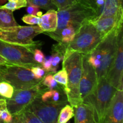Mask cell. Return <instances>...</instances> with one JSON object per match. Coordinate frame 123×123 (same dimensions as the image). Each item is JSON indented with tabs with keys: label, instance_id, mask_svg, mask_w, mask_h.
Returning a JSON list of instances; mask_svg holds the SVG:
<instances>
[{
	"label": "cell",
	"instance_id": "1",
	"mask_svg": "<svg viewBox=\"0 0 123 123\" xmlns=\"http://www.w3.org/2000/svg\"><path fill=\"white\" fill-rule=\"evenodd\" d=\"M123 25L113 30L102 39L97 46L87 56L88 61L94 68L97 80L105 77L116 54L118 34Z\"/></svg>",
	"mask_w": 123,
	"mask_h": 123
},
{
	"label": "cell",
	"instance_id": "2",
	"mask_svg": "<svg viewBox=\"0 0 123 123\" xmlns=\"http://www.w3.org/2000/svg\"><path fill=\"white\" fill-rule=\"evenodd\" d=\"M62 61V67L66 69L68 78L67 86L64 90V92L68 103L74 108L82 103L79 91V83L82 66V54L69 50L66 48Z\"/></svg>",
	"mask_w": 123,
	"mask_h": 123
},
{
	"label": "cell",
	"instance_id": "3",
	"mask_svg": "<svg viewBox=\"0 0 123 123\" xmlns=\"http://www.w3.org/2000/svg\"><path fill=\"white\" fill-rule=\"evenodd\" d=\"M58 25L56 30L53 32H44L43 34L48 35H56L66 26H73L76 31L80 26L88 20H92L97 17L96 10L92 7L77 2L68 8L61 10H57Z\"/></svg>",
	"mask_w": 123,
	"mask_h": 123
},
{
	"label": "cell",
	"instance_id": "4",
	"mask_svg": "<svg viewBox=\"0 0 123 123\" xmlns=\"http://www.w3.org/2000/svg\"><path fill=\"white\" fill-rule=\"evenodd\" d=\"M117 90L105 77H103L97 80L93 92L82 100V103L88 105L92 108L98 123H101L104 117Z\"/></svg>",
	"mask_w": 123,
	"mask_h": 123
},
{
	"label": "cell",
	"instance_id": "5",
	"mask_svg": "<svg viewBox=\"0 0 123 123\" xmlns=\"http://www.w3.org/2000/svg\"><path fill=\"white\" fill-rule=\"evenodd\" d=\"M43 31L38 25L20 26L0 29V39L13 44L37 49L43 44L41 41H34V38Z\"/></svg>",
	"mask_w": 123,
	"mask_h": 123
},
{
	"label": "cell",
	"instance_id": "6",
	"mask_svg": "<svg viewBox=\"0 0 123 123\" xmlns=\"http://www.w3.org/2000/svg\"><path fill=\"white\" fill-rule=\"evenodd\" d=\"M9 83L14 90H27L42 84V79H37L31 68L16 65L0 66V82Z\"/></svg>",
	"mask_w": 123,
	"mask_h": 123
},
{
	"label": "cell",
	"instance_id": "7",
	"mask_svg": "<svg viewBox=\"0 0 123 123\" xmlns=\"http://www.w3.org/2000/svg\"><path fill=\"white\" fill-rule=\"evenodd\" d=\"M102 40L100 34L91 20H88L79 27L73 40L67 44V49L88 55Z\"/></svg>",
	"mask_w": 123,
	"mask_h": 123
},
{
	"label": "cell",
	"instance_id": "8",
	"mask_svg": "<svg viewBox=\"0 0 123 123\" xmlns=\"http://www.w3.org/2000/svg\"><path fill=\"white\" fill-rule=\"evenodd\" d=\"M35 49L34 48L12 44L0 39V55L11 64L30 68L42 66V64L36 62L34 58Z\"/></svg>",
	"mask_w": 123,
	"mask_h": 123
},
{
	"label": "cell",
	"instance_id": "9",
	"mask_svg": "<svg viewBox=\"0 0 123 123\" xmlns=\"http://www.w3.org/2000/svg\"><path fill=\"white\" fill-rule=\"evenodd\" d=\"M48 90L42 84L27 90H14L12 97L6 98V109L12 115L17 114Z\"/></svg>",
	"mask_w": 123,
	"mask_h": 123
},
{
	"label": "cell",
	"instance_id": "10",
	"mask_svg": "<svg viewBox=\"0 0 123 123\" xmlns=\"http://www.w3.org/2000/svg\"><path fill=\"white\" fill-rule=\"evenodd\" d=\"M68 102L52 103L44 102L40 97H36L25 109L35 114L43 123H58V117L61 109Z\"/></svg>",
	"mask_w": 123,
	"mask_h": 123
},
{
	"label": "cell",
	"instance_id": "11",
	"mask_svg": "<svg viewBox=\"0 0 123 123\" xmlns=\"http://www.w3.org/2000/svg\"><path fill=\"white\" fill-rule=\"evenodd\" d=\"M123 27L118 34L116 54L105 78L117 90H123Z\"/></svg>",
	"mask_w": 123,
	"mask_h": 123
},
{
	"label": "cell",
	"instance_id": "12",
	"mask_svg": "<svg viewBox=\"0 0 123 123\" xmlns=\"http://www.w3.org/2000/svg\"><path fill=\"white\" fill-rule=\"evenodd\" d=\"M97 82V75L94 68L88 61L86 55L82 54V74L79 83V91L82 102L93 92Z\"/></svg>",
	"mask_w": 123,
	"mask_h": 123
},
{
	"label": "cell",
	"instance_id": "13",
	"mask_svg": "<svg viewBox=\"0 0 123 123\" xmlns=\"http://www.w3.org/2000/svg\"><path fill=\"white\" fill-rule=\"evenodd\" d=\"M100 123H123V90H117Z\"/></svg>",
	"mask_w": 123,
	"mask_h": 123
},
{
	"label": "cell",
	"instance_id": "14",
	"mask_svg": "<svg viewBox=\"0 0 123 123\" xmlns=\"http://www.w3.org/2000/svg\"><path fill=\"white\" fill-rule=\"evenodd\" d=\"M91 22L103 39L113 30L123 25V12L117 15L94 19Z\"/></svg>",
	"mask_w": 123,
	"mask_h": 123
},
{
	"label": "cell",
	"instance_id": "15",
	"mask_svg": "<svg viewBox=\"0 0 123 123\" xmlns=\"http://www.w3.org/2000/svg\"><path fill=\"white\" fill-rule=\"evenodd\" d=\"M73 108L74 123H98L92 108L88 105L81 103Z\"/></svg>",
	"mask_w": 123,
	"mask_h": 123
},
{
	"label": "cell",
	"instance_id": "16",
	"mask_svg": "<svg viewBox=\"0 0 123 123\" xmlns=\"http://www.w3.org/2000/svg\"><path fill=\"white\" fill-rule=\"evenodd\" d=\"M37 25L43 32L55 31L58 25L57 10H50L42 14L40 17V21Z\"/></svg>",
	"mask_w": 123,
	"mask_h": 123
},
{
	"label": "cell",
	"instance_id": "17",
	"mask_svg": "<svg viewBox=\"0 0 123 123\" xmlns=\"http://www.w3.org/2000/svg\"><path fill=\"white\" fill-rule=\"evenodd\" d=\"M122 1L123 0H105L102 12L94 19L113 16L123 12Z\"/></svg>",
	"mask_w": 123,
	"mask_h": 123
},
{
	"label": "cell",
	"instance_id": "18",
	"mask_svg": "<svg viewBox=\"0 0 123 123\" xmlns=\"http://www.w3.org/2000/svg\"><path fill=\"white\" fill-rule=\"evenodd\" d=\"M40 98L43 102L48 103H58L68 102L67 96L62 87L56 90H48L42 94Z\"/></svg>",
	"mask_w": 123,
	"mask_h": 123
},
{
	"label": "cell",
	"instance_id": "19",
	"mask_svg": "<svg viewBox=\"0 0 123 123\" xmlns=\"http://www.w3.org/2000/svg\"><path fill=\"white\" fill-rule=\"evenodd\" d=\"M66 48H67V44L61 43H58L57 44H54L52 47L51 56L52 60V68L50 73L52 74H54L57 72L60 62L63 60Z\"/></svg>",
	"mask_w": 123,
	"mask_h": 123
},
{
	"label": "cell",
	"instance_id": "20",
	"mask_svg": "<svg viewBox=\"0 0 123 123\" xmlns=\"http://www.w3.org/2000/svg\"><path fill=\"white\" fill-rule=\"evenodd\" d=\"M10 123H43L34 113L24 109L17 114L12 115Z\"/></svg>",
	"mask_w": 123,
	"mask_h": 123
},
{
	"label": "cell",
	"instance_id": "21",
	"mask_svg": "<svg viewBox=\"0 0 123 123\" xmlns=\"http://www.w3.org/2000/svg\"><path fill=\"white\" fill-rule=\"evenodd\" d=\"M76 30L73 26L69 25L62 29L58 34L56 35H52L49 37L56 41L58 43H61L67 44L70 43L74 38Z\"/></svg>",
	"mask_w": 123,
	"mask_h": 123
},
{
	"label": "cell",
	"instance_id": "22",
	"mask_svg": "<svg viewBox=\"0 0 123 123\" xmlns=\"http://www.w3.org/2000/svg\"><path fill=\"white\" fill-rule=\"evenodd\" d=\"M13 12L0 6V29L15 26L18 25L14 19Z\"/></svg>",
	"mask_w": 123,
	"mask_h": 123
},
{
	"label": "cell",
	"instance_id": "23",
	"mask_svg": "<svg viewBox=\"0 0 123 123\" xmlns=\"http://www.w3.org/2000/svg\"><path fill=\"white\" fill-rule=\"evenodd\" d=\"M74 117V108L70 104L65 105L60 111L58 117V123H67Z\"/></svg>",
	"mask_w": 123,
	"mask_h": 123
},
{
	"label": "cell",
	"instance_id": "24",
	"mask_svg": "<svg viewBox=\"0 0 123 123\" xmlns=\"http://www.w3.org/2000/svg\"><path fill=\"white\" fill-rule=\"evenodd\" d=\"M27 4H32L38 8L48 11L56 8L54 0H26Z\"/></svg>",
	"mask_w": 123,
	"mask_h": 123
},
{
	"label": "cell",
	"instance_id": "25",
	"mask_svg": "<svg viewBox=\"0 0 123 123\" xmlns=\"http://www.w3.org/2000/svg\"><path fill=\"white\" fill-rule=\"evenodd\" d=\"M52 73H49L42 79V84L48 90H56L61 88L60 84L55 80Z\"/></svg>",
	"mask_w": 123,
	"mask_h": 123
},
{
	"label": "cell",
	"instance_id": "26",
	"mask_svg": "<svg viewBox=\"0 0 123 123\" xmlns=\"http://www.w3.org/2000/svg\"><path fill=\"white\" fill-rule=\"evenodd\" d=\"M55 80L61 85L64 91L65 89L67 88V82H68V78H67V74L66 69L64 67H62L61 70H60L58 72H56V73L53 74Z\"/></svg>",
	"mask_w": 123,
	"mask_h": 123
},
{
	"label": "cell",
	"instance_id": "27",
	"mask_svg": "<svg viewBox=\"0 0 123 123\" xmlns=\"http://www.w3.org/2000/svg\"><path fill=\"white\" fill-rule=\"evenodd\" d=\"M14 88L9 83L0 82V96L5 98H10L14 92Z\"/></svg>",
	"mask_w": 123,
	"mask_h": 123
},
{
	"label": "cell",
	"instance_id": "28",
	"mask_svg": "<svg viewBox=\"0 0 123 123\" xmlns=\"http://www.w3.org/2000/svg\"><path fill=\"white\" fill-rule=\"evenodd\" d=\"M26 6H27V1L20 0L18 1H8L3 6H1V7L14 12V10H19L23 7H26Z\"/></svg>",
	"mask_w": 123,
	"mask_h": 123
},
{
	"label": "cell",
	"instance_id": "29",
	"mask_svg": "<svg viewBox=\"0 0 123 123\" xmlns=\"http://www.w3.org/2000/svg\"><path fill=\"white\" fill-rule=\"evenodd\" d=\"M78 1L79 0H54L56 7V10H61L68 8Z\"/></svg>",
	"mask_w": 123,
	"mask_h": 123
},
{
	"label": "cell",
	"instance_id": "30",
	"mask_svg": "<svg viewBox=\"0 0 123 123\" xmlns=\"http://www.w3.org/2000/svg\"><path fill=\"white\" fill-rule=\"evenodd\" d=\"M31 70L34 76L38 79H42L48 73H49V72L45 70L42 66L33 67L31 68Z\"/></svg>",
	"mask_w": 123,
	"mask_h": 123
},
{
	"label": "cell",
	"instance_id": "31",
	"mask_svg": "<svg viewBox=\"0 0 123 123\" xmlns=\"http://www.w3.org/2000/svg\"><path fill=\"white\" fill-rule=\"evenodd\" d=\"M22 20L25 24L30 25H38L40 21V17L28 14L22 17Z\"/></svg>",
	"mask_w": 123,
	"mask_h": 123
},
{
	"label": "cell",
	"instance_id": "32",
	"mask_svg": "<svg viewBox=\"0 0 123 123\" xmlns=\"http://www.w3.org/2000/svg\"><path fill=\"white\" fill-rule=\"evenodd\" d=\"M26 10L28 14L38 17H40L43 14L42 12H41L40 8L32 4H27Z\"/></svg>",
	"mask_w": 123,
	"mask_h": 123
},
{
	"label": "cell",
	"instance_id": "33",
	"mask_svg": "<svg viewBox=\"0 0 123 123\" xmlns=\"http://www.w3.org/2000/svg\"><path fill=\"white\" fill-rule=\"evenodd\" d=\"M0 120L6 123H10L12 120V115L7 109L1 111Z\"/></svg>",
	"mask_w": 123,
	"mask_h": 123
},
{
	"label": "cell",
	"instance_id": "34",
	"mask_svg": "<svg viewBox=\"0 0 123 123\" xmlns=\"http://www.w3.org/2000/svg\"><path fill=\"white\" fill-rule=\"evenodd\" d=\"M52 56H48L46 57H44V60L42 62V67L44 68L45 70H46L47 72L50 73V71H51V68H52Z\"/></svg>",
	"mask_w": 123,
	"mask_h": 123
},
{
	"label": "cell",
	"instance_id": "35",
	"mask_svg": "<svg viewBox=\"0 0 123 123\" xmlns=\"http://www.w3.org/2000/svg\"><path fill=\"white\" fill-rule=\"evenodd\" d=\"M44 54L43 53V52L39 49H36L34 50V60L37 62H38V64H41L42 63V62L44 60Z\"/></svg>",
	"mask_w": 123,
	"mask_h": 123
},
{
	"label": "cell",
	"instance_id": "36",
	"mask_svg": "<svg viewBox=\"0 0 123 123\" xmlns=\"http://www.w3.org/2000/svg\"><path fill=\"white\" fill-rule=\"evenodd\" d=\"M79 2L89 7H92L95 10V2L96 0H79Z\"/></svg>",
	"mask_w": 123,
	"mask_h": 123
},
{
	"label": "cell",
	"instance_id": "37",
	"mask_svg": "<svg viewBox=\"0 0 123 123\" xmlns=\"http://www.w3.org/2000/svg\"><path fill=\"white\" fill-rule=\"evenodd\" d=\"M9 65L12 64L10 63H9L6 58H4L3 56L0 55V66H9Z\"/></svg>",
	"mask_w": 123,
	"mask_h": 123
},
{
	"label": "cell",
	"instance_id": "38",
	"mask_svg": "<svg viewBox=\"0 0 123 123\" xmlns=\"http://www.w3.org/2000/svg\"><path fill=\"white\" fill-rule=\"evenodd\" d=\"M6 109V98L0 99V111Z\"/></svg>",
	"mask_w": 123,
	"mask_h": 123
},
{
	"label": "cell",
	"instance_id": "39",
	"mask_svg": "<svg viewBox=\"0 0 123 123\" xmlns=\"http://www.w3.org/2000/svg\"><path fill=\"white\" fill-rule=\"evenodd\" d=\"M8 1H20V0H8Z\"/></svg>",
	"mask_w": 123,
	"mask_h": 123
},
{
	"label": "cell",
	"instance_id": "40",
	"mask_svg": "<svg viewBox=\"0 0 123 123\" xmlns=\"http://www.w3.org/2000/svg\"><path fill=\"white\" fill-rule=\"evenodd\" d=\"M2 98H4L3 97H2L1 96H0V99H2Z\"/></svg>",
	"mask_w": 123,
	"mask_h": 123
},
{
	"label": "cell",
	"instance_id": "41",
	"mask_svg": "<svg viewBox=\"0 0 123 123\" xmlns=\"http://www.w3.org/2000/svg\"><path fill=\"white\" fill-rule=\"evenodd\" d=\"M0 123H5V122H4V121H1V120H0Z\"/></svg>",
	"mask_w": 123,
	"mask_h": 123
},
{
	"label": "cell",
	"instance_id": "42",
	"mask_svg": "<svg viewBox=\"0 0 123 123\" xmlns=\"http://www.w3.org/2000/svg\"><path fill=\"white\" fill-rule=\"evenodd\" d=\"M1 111H2V110H1ZM0 114H1V111H0Z\"/></svg>",
	"mask_w": 123,
	"mask_h": 123
}]
</instances>
